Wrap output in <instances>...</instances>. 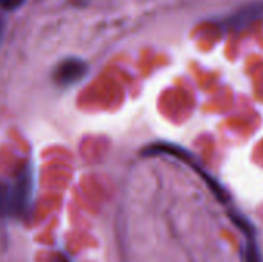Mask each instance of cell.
I'll list each match as a JSON object with an SVG mask.
<instances>
[{"mask_svg":"<svg viewBox=\"0 0 263 262\" xmlns=\"http://www.w3.org/2000/svg\"><path fill=\"white\" fill-rule=\"evenodd\" d=\"M23 3H25V0H0V9H3V11H15Z\"/></svg>","mask_w":263,"mask_h":262,"instance_id":"obj_5","label":"cell"},{"mask_svg":"<svg viewBox=\"0 0 263 262\" xmlns=\"http://www.w3.org/2000/svg\"><path fill=\"white\" fill-rule=\"evenodd\" d=\"M88 63L79 57H68L59 62L52 71V80L60 88H68L79 83L88 74Z\"/></svg>","mask_w":263,"mask_h":262,"instance_id":"obj_2","label":"cell"},{"mask_svg":"<svg viewBox=\"0 0 263 262\" xmlns=\"http://www.w3.org/2000/svg\"><path fill=\"white\" fill-rule=\"evenodd\" d=\"M5 28H6L5 20H3V17H0V43H2V39H3V36H5Z\"/></svg>","mask_w":263,"mask_h":262,"instance_id":"obj_6","label":"cell"},{"mask_svg":"<svg viewBox=\"0 0 263 262\" xmlns=\"http://www.w3.org/2000/svg\"><path fill=\"white\" fill-rule=\"evenodd\" d=\"M263 19V2L250 3L247 6H242L237 9L234 14H231L227 20L225 25L231 29H243L259 20Z\"/></svg>","mask_w":263,"mask_h":262,"instance_id":"obj_3","label":"cell"},{"mask_svg":"<svg viewBox=\"0 0 263 262\" xmlns=\"http://www.w3.org/2000/svg\"><path fill=\"white\" fill-rule=\"evenodd\" d=\"M0 218H12V198L9 179H0Z\"/></svg>","mask_w":263,"mask_h":262,"instance_id":"obj_4","label":"cell"},{"mask_svg":"<svg viewBox=\"0 0 263 262\" xmlns=\"http://www.w3.org/2000/svg\"><path fill=\"white\" fill-rule=\"evenodd\" d=\"M11 184V196H12V218L23 219L31 207L34 199V188H35V178L31 164H26L20 168V171L9 179Z\"/></svg>","mask_w":263,"mask_h":262,"instance_id":"obj_1","label":"cell"}]
</instances>
